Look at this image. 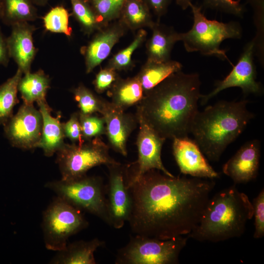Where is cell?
<instances>
[{"label": "cell", "mask_w": 264, "mask_h": 264, "mask_svg": "<svg viewBox=\"0 0 264 264\" xmlns=\"http://www.w3.org/2000/svg\"><path fill=\"white\" fill-rule=\"evenodd\" d=\"M213 180L147 171L127 186L131 200L127 222L131 231L162 240L188 235L210 198Z\"/></svg>", "instance_id": "6da1fadb"}, {"label": "cell", "mask_w": 264, "mask_h": 264, "mask_svg": "<svg viewBox=\"0 0 264 264\" xmlns=\"http://www.w3.org/2000/svg\"><path fill=\"white\" fill-rule=\"evenodd\" d=\"M198 74L173 73L145 92L136 115L167 139L188 136L201 96Z\"/></svg>", "instance_id": "7a4b0ae2"}, {"label": "cell", "mask_w": 264, "mask_h": 264, "mask_svg": "<svg viewBox=\"0 0 264 264\" xmlns=\"http://www.w3.org/2000/svg\"><path fill=\"white\" fill-rule=\"evenodd\" d=\"M248 100L220 101L197 112L190 132L209 160L218 161L227 147L239 136L253 113L247 109Z\"/></svg>", "instance_id": "3957f363"}, {"label": "cell", "mask_w": 264, "mask_h": 264, "mask_svg": "<svg viewBox=\"0 0 264 264\" xmlns=\"http://www.w3.org/2000/svg\"><path fill=\"white\" fill-rule=\"evenodd\" d=\"M253 217L248 197L234 185L210 197L198 225L187 237L213 242L240 237Z\"/></svg>", "instance_id": "277c9868"}, {"label": "cell", "mask_w": 264, "mask_h": 264, "mask_svg": "<svg viewBox=\"0 0 264 264\" xmlns=\"http://www.w3.org/2000/svg\"><path fill=\"white\" fill-rule=\"evenodd\" d=\"M194 23L186 33H180V41L188 52L199 51L205 55H216L227 59L225 50L220 48L221 43L227 39H239L242 35L239 24L231 22L223 23L207 19L201 7L191 3Z\"/></svg>", "instance_id": "5b68a950"}, {"label": "cell", "mask_w": 264, "mask_h": 264, "mask_svg": "<svg viewBox=\"0 0 264 264\" xmlns=\"http://www.w3.org/2000/svg\"><path fill=\"white\" fill-rule=\"evenodd\" d=\"M45 187L57 197L110 226L106 187L101 177L86 175L79 178L48 182Z\"/></svg>", "instance_id": "8992f818"}, {"label": "cell", "mask_w": 264, "mask_h": 264, "mask_svg": "<svg viewBox=\"0 0 264 264\" xmlns=\"http://www.w3.org/2000/svg\"><path fill=\"white\" fill-rule=\"evenodd\" d=\"M187 236H179L168 240L145 236H131L128 243L120 248L115 264H176L186 246Z\"/></svg>", "instance_id": "52a82bcc"}, {"label": "cell", "mask_w": 264, "mask_h": 264, "mask_svg": "<svg viewBox=\"0 0 264 264\" xmlns=\"http://www.w3.org/2000/svg\"><path fill=\"white\" fill-rule=\"evenodd\" d=\"M88 226L82 210L57 197L43 214L45 246L49 250L60 251L66 246L69 237Z\"/></svg>", "instance_id": "ba28073f"}, {"label": "cell", "mask_w": 264, "mask_h": 264, "mask_svg": "<svg viewBox=\"0 0 264 264\" xmlns=\"http://www.w3.org/2000/svg\"><path fill=\"white\" fill-rule=\"evenodd\" d=\"M56 162L63 180L79 178L94 167L118 163L110 155L109 147L100 137L81 144L65 143L57 152Z\"/></svg>", "instance_id": "9c48e42d"}, {"label": "cell", "mask_w": 264, "mask_h": 264, "mask_svg": "<svg viewBox=\"0 0 264 264\" xmlns=\"http://www.w3.org/2000/svg\"><path fill=\"white\" fill-rule=\"evenodd\" d=\"M136 116L139 125L136 142L138 159L127 164V185L151 170H159L169 176H174L166 169L161 157L162 147L166 139L160 136L141 117Z\"/></svg>", "instance_id": "30bf717a"}, {"label": "cell", "mask_w": 264, "mask_h": 264, "mask_svg": "<svg viewBox=\"0 0 264 264\" xmlns=\"http://www.w3.org/2000/svg\"><path fill=\"white\" fill-rule=\"evenodd\" d=\"M43 126L42 114L33 104L23 103L17 112L4 126V133L11 144L18 148H37Z\"/></svg>", "instance_id": "8fae6325"}, {"label": "cell", "mask_w": 264, "mask_h": 264, "mask_svg": "<svg viewBox=\"0 0 264 264\" xmlns=\"http://www.w3.org/2000/svg\"><path fill=\"white\" fill-rule=\"evenodd\" d=\"M109 171L106 197L110 226L120 229L127 222L131 200L127 187V164L120 162L106 166Z\"/></svg>", "instance_id": "7c38bea8"}, {"label": "cell", "mask_w": 264, "mask_h": 264, "mask_svg": "<svg viewBox=\"0 0 264 264\" xmlns=\"http://www.w3.org/2000/svg\"><path fill=\"white\" fill-rule=\"evenodd\" d=\"M255 44L253 41L245 46L237 64L229 74L218 81L215 88L210 93L201 95L200 104L203 105L221 91L231 87H240L244 94H259L262 91L261 84L256 81V73L253 63Z\"/></svg>", "instance_id": "4fadbf2b"}, {"label": "cell", "mask_w": 264, "mask_h": 264, "mask_svg": "<svg viewBox=\"0 0 264 264\" xmlns=\"http://www.w3.org/2000/svg\"><path fill=\"white\" fill-rule=\"evenodd\" d=\"M172 140L173 154L181 173L213 179L219 176L194 140L188 136L175 137Z\"/></svg>", "instance_id": "5bb4252c"}, {"label": "cell", "mask_w": 264, "mask_h": 264, "mask_svg": "<svg viewBox=\"0 0 264 264\" xmlns=\"http://www.w3.org/2000/svg\"><path fill=\"white\" fill-rule=\"evenodd\" d=\"M128 30L125 24L118 19L94 33L88 44L80 49L85 60L86 73H90L108 57L112 47Z\"/></svg>", "instance_id": "9a60e30c"}, {"label": "cell", "mask_w": 264, "mask_h": 264, "mask_svg": "<svg viewBox=\"0 0 264 264\" xmlns=\"http://www.w3.org/2000/svg\"><path fill=\"white\" fill-rule=\"evenodd\" d=\"M106 124L110 146L124 156L127 155L128 140L138 124L137 117L115 107L106 100L101 113Z\"/></svg>", "instance_id": "2e32d148"}, {"label": "cell", "mask_w": 264, "mask_h": 264, "mask_svg": "<svg viewBox=\"0 0 264 264\" xmlns=\"http://www.w3.org/2000/svg\"><path fill=\"white\" fill-rule=\"evenodd\" d=\"M257 139L244 143L222 166L223 173L235 184L246 183L255 179L258 174L261 155Z\"/></svg>", "instance_id": "e0dca14e"}, {"label": "cell", "mask_w": 264, "mask_h": 264, "mask_svg": "<svg viewBox=\"0 0 264 264\" xmlns=\"http://www.w3.org/2000/svg\"><path fill=\"white\" fill-rule=\"evenodd\" d=\"M36 28L28 22L12 26L7 44L10 58H12L23 74L30 72L31 66L37 51L33 34Z\"/></svg>", "instance_id": "ac0fdd59"}, {"label": "cell", "mask_w": 264, "mask_h": 264, "mask_svg": "<svg viewBox=\"0 0 264 264\" xmlns=\"http://www.w3.org/2000/svg\"><path fill=\"white\" fill-rule=\"evenodd\" d=\"M37 103L43 120L42 134L37 148L42 149L44 155L50 157L65 144L63 123L60 121L62 116L59 112L56 117L52 116V110L46 101Z\"/></svg>", "instance_id": "d6986e66"}, {"label": "cell", "mask_w": 264, "mask_h": 264, "mask_svg": "<svg viewBox=\"0 0 264 264\" xmlns=\"http://www.w3.org/2000/svg\"><path fill=\"white\" fill-rule=\"evenodd\" d=\"M152 35L146 44L147 60L165 62L170 60L172 50L176 43L180 41V33L172 27L155 22L151 28Z\"/></svg>", "instance_id": "ffe728a7"}, {"label": "cell", "mask_w": 264, "mask_h": 264, "mask_svg": "<svg viewBox=\"0 0 264 264\" xmlns=\"http://www.w3.org/2000/svg\"><path fill=\"white\" fill-rule=\"evenodd\" d=\"M105 242L98 238L80 240L67 244L50 261L52 264H95L94 252Z\"/></svg>", "instance_id": "44dd1931"}, {"label": "cell", "mask_w": 264, "mask_h": 264, "mask_svg": "<svg viewBox=\"0 0 264 264\" xmlns=\"http://www.w3.org/2000/svg\"><path fill=\"white\" fill-rule=\"evenodd\" d=\"M107 91L112 105L124 111L137 105L144 96L141 84L136 75L125 79L119 76Z\"/></svg>", "instance_id": "7402d4cb"}, {"label": "cell", "mask_w": 264, "mask_h": 264, "mask_svg": "<svg viewBox=\"0 0 264 264\" xmlns=\"http://www.w3.org/2000/svg\"><path fill=\"white\" fill-rule=\"evenodd\" d=\"M182 67L181 64L176 61L157 62L147 60L136 76L141 84L144 93L172 73L180 71Z\"/></svg>", "instance_id": "603a6c76"}, {"label": "cell", "mask_w": 264, "mask_h": 264, "mask_svg": "<svg viewBox=\"0 0 264 264\" xmlns=\"http://www.w3.org/2000/svg\"><path fill=\"white\" fill-rule=\"evenodd\" d=\"M49 88V76L40 69L34 73L24 74L19 81L18 91L23 103L33 104L35 102L46 101L47 91Z\"/></svg>", "instance_id": "cb8c5ba5"}, {"label": "cell", "mask_w": 264, "mask_h": 264, "mask_svg": "<svg viewBox=\"0 0 264 264\" xmlns=\"http://www.w3.org/2000/svg\"><path fill=\"white\" fill-rule=\"evenodd\" d=\"M118 20L132 31L144 27L151 28L155 23L150 9L143 0H126Z\"/></svg>", "instance_id": "d4e9b609"}, {"label": "cell", "mask_w": 264, "mask_h": 264, "mask_svg": "<svg viewBox=\"0 0 264 264\" xmlns=\"http://www.w3.org/2000/svg\"><path fill=\"white\" fill-rule=\"evenodd\" d=\"M3 22L12 26L34 21L38 18L37 10L31 0H1Z\"/></svg>", "instance_id": "484cf974"}, {"label": "cell", "mask_w": 264, "mask_h": 264, "mask_svg": "<svg viewBox=\"0 0 264 264\" xmlns=\"http://www.w3.org/2000/svg\"><path fill=\"white\" fill-rule=\"evenodd\" d=\"M23 73L18 68L15 74L0 85V124L3 126L13 115V110L19 102L18 85Z\"/></svg>", "instance_id": "4316f807"}, {"label": "cell", "mask_w": 264, "mask_h": 264, "mask_svg": "<svg viewBox=\"0 0 264 264\" xmlns=\"http://www.w3.org/2000/svg\"><path fill=\"white\" fill-rule=\"evenodd\" d=\"M72 15L84 34L90 36L103 26L99 22L88 0H70Z\"/></svg>", "instance_id": "83f0119b"}, {"label": "cell", "mask_w": 264, "mask_h": 264, "mask_svg": "<svg viewBox=\"0 0 264 264\" xmlns=\"http://www.w3.org/2000/svg\"><path fill=\"white\" fill-rule=\"evenodd\" d=\"M147 35V33L145 30L139 29L132 43L114 55L109 60L107 67L116 71H127L132 69L134 65L132 59V55L145 41Z\"/></svg>", "instance_id": "f1b7e54d"}, {"label": "cell", "mask_w": 264, "mask_h": 264, "mask_svg": "<svg viewBox=\"0 0 264 264\" xmlns=\"http://www.w3.org/2000/svg\"><path fill=\"white\" fill-rule=\"evenodd\" d=\"M75 100L78 103L79 112L84 115L96 112L102 113L106 100L94 93L83 84L72 89Z\"/></svg>", "instance_id": "f546056e"}, {"label": "cell", "mask_w": 264, "mask_h": 264, "mask_svg": "<svg viewBox=\"0 0 264 264\" xmlns=\"http://www.w3.org/2000/svg\"><path fill=\"white\" fill-rule=\"evenodd\" d=\"M69 16L68 10L62 5L52 7L43 17L45 30L71 37L72 29L69 24Z\"/></svg>", "instance_id": "4dcf8cb0"}, {"label": "cell", "mask_w": 264, "mask_h": 264, "mask_svg": "<svg viewBox=\"0 0 264 264\" xmlns=\"http://www.w3.org/2000/svg\"><path fill=\"white\" fill-rule=\"evenodd\" d=\"M126 0H88L99 22L104 26L119 19Z\"/></svg>", "instance_id": "1f68e13d"}, {"label": "cell", "mask_w": 264, "mask_h": 264, "mask_svg": "<svg viewBox=\"0 0 264 264\" xmlns=\"http://www.w3.org/2000/svg\"><path fill=\"white\" fill-rule=\"evenodd\" d=\"M79 113V121L83 139L90 140L106 134V124L104 117L92 114Z\"/></svg>", "instance_id": "d6a6232c"}, {"label": "cell", "mask_w": 264, "mask_h": 264, "mask_svg": "<svg viewBox=\"0 0 264 264\" xmlns=\"http://www.w3.org/2000/svg\"><path fill=\"white\" fill-rule=\"evenodd\" d=\"M254 217V239L262 238L264 236V189L261 190L259 194L253 199Z\"/></svg>", "instance_id": "836d02e7"}, {"label": "cell", "mask_w": 264, "mask_h": 264, "mask_svg": "<svg viewBox=\"0 0 264 264\" xmlns=\"http://www.w3.org/2000/svg\"><path fill=\"white\" fill-rule=\"evenodd\" d=\"M118 76L117 71L112 68L106 66L100 69L92 82L95 90L99 94L107 91Z\"/></svg>", "instance_id": "e575fe53"}, {"label": "cell", "mask_w": 264, "mask_h": 264, "mask_svg": "<svg viewBox=\"0 0 264 264\" xmlns=\"http://www.w3.org/2000/svg\"><path fill=\"white\" fill-rule=\"evenodd\" d=\"M79 116V112L73 113L67 122L63 123V129L65 137L73 143L81 144L85 140L82 136Z\"/></svg>", "instance_id": "d590c367"}, {"label": "cell", "mask_w": 264, "mask_h": 264, "mask_svg": "<svg viewBox=\"0 0 264 264\" xmlns=\"http://www.w3.org/2000/svg\"><path fill=\"white\" fill-rule=\"evenodd\" d=\"M241 0H203L209 7L235 15L242 14L244 8L241 4Z\"/></svg>", "instance_id": "8d00e7d4"}, {"label": "cell", "mask_w": 264, "mask_h": 264, "mask_svg": "<svg viewBox=\"0 0 264 264\" xmlns=\"http://www.w3.org/2000/svg\"><path fill=\"white\" fill-rule=\"evenodd\" d=\"M147 4L151 11L158 17L160 18L166 14L168 6L171 0H143Z\"/></svg>", "instance_id": "74e56055"}, {"label": "cell", "mask_w": 264, "mask_h": 264, "mask_svg": "<svg viewBox=\"0 0 264 264\" xmlns=\"http://www.w3.org/2000/svg\"><path fill=\"white\" fill-rule=\"evenodd\" d=\"M10 56L6 38L0 29V65L4 66H7Z\"/></svg>", "instance_id": "f35d334b"}, {"label": "cell", "mask_w": 264, "mask_h": 264, "mask_svg": "<svg viewBox=\"0 0 264 264\" xmlns=\"http://www.w3.org/2000/svg\"><path fill=\"white\" fill-rule=\"evenodd\" d=\"M192 0H176V2L183 10L186 9L192 3Z\"/></svg>", "instance_id": "ab89813d"}, {"label": "cell", "mask_w": 264, "mask_h": 264, "mask_svg": "<svg viewBox=\"0 0 264 264\" xmlns=\"http://www.w3.org/2000/svg\"><path fill=\"white\" fill-rule=\"evenodd\" d=\"M36 5L43 6L45 5L49 0H31Z\"/></svg>", "instance_id": "60d3db41"}, {"label": "cell", "mask_w": 264, "mask_h": 264, "mask_svg": "<svg viewBox=\"0 0 264 264\" xmlns=\"http://www.w3.org/2000/svg\"><path fill=\"white\" fill-rule=\"evenodd\" d=\"M1 16H2V5H1V0H0V19H1Z\"/></svg>", "instance_id": "b9f144b4"}]
</instances>
